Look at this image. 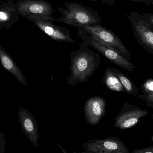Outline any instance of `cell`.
Masks as SVG:
<instances>
[{
    "instance_id": "6da1fadb",
    "label": "cell",
    "mask_w": 153,
    "mask_h": 153,
    "mask_svg": "<svg viewBox=\"0 0 153 153\" xmlns=\"http://www.w3.org/2000/svg\"><path fill=\"white\" fill-rule=\"evenodd\" d=\"M89 47L83 41L80 43L78 49L72 52L71 74L67 78L69 85L74 86L80 83L86 82L100 65V56Z\"/></svg>"
},
{
    "instance_id": "7a4b0ae2",
    "label": "cell",
    "mask_w": 153,
    "mask_h": 153,
    "mask_svg": "<svg viewBox=\"0 0 153 153\" xmlns=\"http://www.w3.org/2000/svg\"><path fill=\"white\" fill-rule=\"evenodd\" d=\"M64 5L65 9L62 7L57 8L62 17L58 19L55 18V21L76 27L88 25H100L102 18L96 11L91 8L81 3L72 1L65 2Z\"/></svg>"
},
{
    "instance_id": "3957f363",
    "label": "cell",
    "mask_w": 153,
    "mask_h": 153,
    "mask_svg": "<svg viewBox=\"0 0 153 153\" xmlns=\"http://www.w3.org/2000/svg\"><path fill=\"white\" fill-rule=\"evenodd\" d=\"M78 32L88 35L102 44L118 51L121 55L131 62L132 57L128 49L112 30L100 25L76 27Z\"/></svg>"
},
{
    "instance_id": "277c9868",
    "label": "cell",
    "mask_w": 153,
    "mask_h": 153,
    "mask_svg": "<svg viewBox=\"0 0 153 153\" xmlns=\"http://www.w3.org/2000/svg\"><path fill=\"white\" fill-rule=\"evenodd\" d=\"M77 35L87 45L92 48L102 56L121 69L132 72L136 68L135 65L131 62L125 58L114 48L102 44L91 36L79 32H77Z\"/></svg>"
},
{
    "instance_id": "5b68a950",
    "label": "cell",
    "mask_w": 153,
    "mask_h": 153,
    "mask_svg": "<svg viewBox=\"0 0 153 153\" xmlns=\"http://www.w3.org/2000/svg\"><path fill=\"white\" fill-rule=\"evenodd\" d=\"M26 19L33 22L39 29L53 40L59 42L73 43L70 30L53 23L55 18H46L37 15L27 16Z\"/></svg>"
},
{
    "instance_id": "8992f818",
    "label": "cell",
    "mask_w": 153,
    "mask_h": 153,
    "mask_svg": "<svg viewBox=\"0 0 153 153\" xmlns=\"http://www.w3.org/2000/svg\"><path fill=\"white\" fill-rule=\"evenodd\" d=\"M128 19L138 43L153 55V30L149 23L142 19L140 13L136 12L130 11Z\"/></svg>"
},
{
    "instance_id": "52a82bcc",
    "label": "cell",
    "mask_w": 153,
    "mask_h": 153,
    "mask_svg": "<svg viewBox=\"0 0 153 153\" xmlns=\"http://www.w3.org/2000/svg\"><path fill=\"white\" fill-rule=\"evenodd\" d=\"M85 152L92 153H130L125 143L117 137L91 139L82 145Z\"/></svg>"
},
{
    "instance_id": "ba28073f",
    "label": "cell",
    "mask_w": 153,
    "mask_h": 153,
    "mask_svg": "<svg viewBox=\"0 0 153 153\" xmlns=\"http://www.w3.org/2000/svg\"><path fill=\"white\" fill-rule=\"evenodd\" d=\"M148 111L126 102L115 118L114 127L122 130L134 127L142 118L148 115Z\"/></svg>"
},
{
    "instance_id": "9c48e42d",
    "label": "cell",
    "mask_w": 153,
    "mask_h": 153,
    "mask_svg": "<svg viewBox=\"0 0 153 153\" xmlns=\"http://www.w3.org/2000/svg\"><path fill=\"white\" fill-rule=\"evenodd\" d=\"M19 15L26 18L30 15H37L46 18H53V5L45 0H18L16 3Z\"/></svg>"
},
{
    "instance_id": "30bf717a",
    "label": "cell",
    "mask_w": 153,
    "mask_h": 153,
    "mask_svg": "<svg viewBox=\"0 0 153 153\" xmlns=\"http://www.w3.org/2000/svg\"><path fill=\"white\" fill-rule=\"evenodd\" d=\"M106 102L100 96L90 97L85 102L84 114L87 123L91 126H96L106 113Z\"/></svg>"
},
{
    "instance_id": "8fae6325",
    "label": "cell",
    "mask_w": 153,
    "mask_h": 153,
    "mask_svg": "<svg viewBox=\"0 0 153 153\" xmlns=\"http://www.w3.org/2000/svg\"><path fill=\"white\" fill-rule=\"evenodd\" d=\"M18 117L21 126L31 143L37 148L39 133L37 123L32 114L26 109L19 108Z\"/></svg>"
},
{
    "instance_id": "7c38bea8",
    "label": "cell",
    "mask_w": 153,
    "mask_h": 153,
    "mask_svg": "<svg viewBox=\"0 0 153 153\" xmlns=\"http://www.w3.org/2000/svg\"><path fill=\"white\" fill-rule=\"evenodd\" d=\"M16 3L13 0L0 2V22L2 27H10L19 19Z\"/></svg>"
},
{
    "instance_id": "4fadbf2b",
    "label": "cell",
    "mask_w": 153,
    "mask_h": 153,
    "mask_svg": "<svg viewBox=\"0 0 153 153\" xmlns=\"http://www.w3.org/2000/svg\"><path fill=\"white\" fill-rule=\"evenodd\" d=\"M0 61L3 67L10 73L13 74L17 80L24 85H27L26 78L16 65L12 58L0 45Z\"/></svg>"
},
{
    "instance_id": "5bb4252c",
    "label": "cell",
    "mask_w": 153,
    "mask_h": 153,
    "mask_svg": "<svg viewBox=\"0 0 153 153\" xmlns=\"http://www.w3.org/2000/svg\"><path fill=\"white\" fill-rule=\"evenodd\" d=\"M102 82L111 91L116 92H125V89L111 68L106 69L102 79Z\"/></svg>"
},
{
    "instance_id": "9a60e30c",
    "label": "cell",
    "mask_w": 153,
    "mask_h": 153,
    "mask_svg": "<svg viewBox=\"0 0 153 153\" xmlns=\"http://www.w3.org/2000/svg\"><path fill=\"white\" fill-rule=\"evenodd\" d=\"M111 70L119 79L126 93L133 96H138L140 94V89L135 85L133 82L128 76H126L117 69L111 68Z\"/></svg>"
},
{
    "instance_id": "2e32d148",
    "label": "cell",
    "mask_w": 153,
    "mask_h": 153,
    "mask_svg": "<svg viewBox=\"0 0 153 153\" xmlns=\"http://www.w3.org/2000/svg\"><path fill=\"white\" fill-rule=\"evenodd\" d=\"M141 88L143 94L153 92V79L146 80L141 85Z\"/></svg>"
},
{
    "instance_id": "e0dca14e",
    "label": "cell",
    "mask_w": 153,
    "mask_h": 153,
    "mask_svg": "<svg viewBox=\"0 0 153 153\" xmlns=\"http://www.w3.org/2000/svg\"><path fill=\"white\" fill-rule=\"evenodd\" d=\"M137 97L144 100L148 107H152L153 108V92L140 94Z\"/></svg>"
},
{
    "instance_id": "ac0fdd59",
    "label": "cell",
    "mask_w": 153,
    "mask_h": 153,
    "mask_svg": "<svg viewBox=\"0 0 153 153\" xmlns=\"http://www.w3.org/2000/svg\"><path fill=\"white\" fill-rule=\"evenodd\" d=\"M142 19L149 23L151 28L153 30V13H144L141 14Z\"/></svg>"
},
{
    "instance_id": "d6986e66",
    "label": "cell",
    "mask_w": 153,
    "mask_h": 153,
    "mask_svg": "<svg viewBox=\"0 0 153 153\" xmlns=\"http://www.w3.org/2000/svg\"><path fill=\"white\" fill-rule=\"evenodd\" d=\"M131 153H153V146L137 149Z\"/></svg>"
},
{
    "instance_id": "ffe728a7",
    "label": "cell",
    "mask_w": 153,
    "mask_h": 153,
    "mask_svg": "<svg viewBox=\"0 0 153 153\" xmlns=\"http://www.w3.org/2000/svg\"><path fill=\"white\" fill-rule=\"evenodd\" d=\"M102 4H107L110 6H112L120 0H100Z\"/></svg>"
},
{
    "instance_id": "44dd1931",
    "label": "cell",
    "mask_w": 153,
    "mask_h": 153,
    "mask_svg": "<svg viewBox=\"0 0 153 153\" xmlns=\"http://www.w3.org/2000/svg\"><path fill=\"white\" fill-rule=\"evenodd\" d=\"M133 1L142 3L148 5H152L153 4V0H131Z\"/></svg>"
},
{
    "instance_id": "7402d4cb",
    "label": "cell",
    "mask_w": 153,
    "mask_h": 153,
    "mask_svg": "<svg viewBox=\"0 0 153 153\" xmlns=\"http://www.w3.org/2000/svg\"><path fill=\"white\" fill-rule=\"evenodd\" d=\"M57 146H58V147L61 149V151H62V152L63 153H68L65 150L64 148L62 147V146L61 145V144H60V143H58L57 144Z\"/></svg>"
},
{
    "instance_id": "603a6c76",
    "label": "cell",
    "mask_w": 153,
    "mask_h": 153,
    "mask_svg": "<svg viewBox=\"0 0 153 153\" xmlns=\"http://www.w3.org/2000/svg\"><path fill=\"white\" fill-rule=\"evenodd\" d=\"M151 141H152V142L153 143V135L152 136V137H151Z\"/></svg>"
},
{
    "instance_id": "cb8c5ba5",
    "label": "cell",
    "mask_w": 153,
    "mask_h": 153,
    "mask_svg": "<svg viewBox=\"0 0 153 153\" xmlns=\"http://www.w3.org/2000/svg\"><path fill=\"white\" fill-rule=\"evenodd\" d=\"M90 153V152H78V153Z\"/></svg>"
},
{
    "instance_id": "d4e9b609",
    "label": "cell",
    "mask_w": 153,
    "mask_h": 153,
    "mask_svg": "<svg viewBox=\"0 0 153 153\" xmlns=\"http://www.w3.org/2000/svg\"><path fill=\"white\" fill-rule=\"evenodd\" d=\"M89 1H92L95 2L97 1H98V0H89Z\"/></svg>"
},
{
    "instance_id": "484cf974",
    "label": "cell",
    "mask_w": 153,
    "mask_h": 153,
    "mask_svg": "<svg viewBox=\"0 0 153 153\" xmlns=\"http://www.w3.org/2000/svg\"><path fill=\"white\" fill-rule=\"evenodd\" d=\"M151 117H152V118L153 119V113L152 114V115H151Z\"/></svg>"
},
{
    "instance_id": "4316f807",
    "label": "cell",
    "mask_w": 153,
    "mask_h": 153,
    "mask_svg": "<svg viewBox=\"0 0 153 153\" xmlns=\"http://www.w3.org/2000/svg\"><path fill=\"white\" fill-rule=\"evenodd\" d=\"M2 27V26L1 24V22H0V28H1Z\"/></svg>"
}]
</instances>
